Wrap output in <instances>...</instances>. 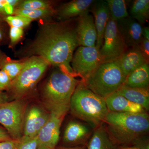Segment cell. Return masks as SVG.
I'll return each instance as SVG.
<instances>
[{
	"mask_svg": "<svg viewBox=\"0 0 149 149\" xmlns=\"http://www.w3.org/2000/svg\"><path fill=\"white\" fill-rule=\"evenodd\" d=\"M75 28L70 19L41 23L35 39L21 55L40 56L50 65L74 74L70 63L74 50L79 46Z\"/></svg>",
	"mask_w": 149,
	"mask_h": 149,
	"instance_id": "6da1fadb",
	"label": "cell"
},
{
	"mask_svg": "<svg viewBox=\"0 0 149 149\" xmlns=\"http://www.w3.org/2000/svg\"><path fill=\"white\" fill-rule=\"evenodd\" d=\"M103 125L115 146H132L137 139L148 135L149 114L109 111Z\"/></svg>",
	"mask_w": 149,
	"mask_h": 149,
	"instance_id": "7a4b0ae2",
	"label": "cell"
},
{
	"mask_svg": "<svg viewBox=\"0 0 149 149\" xmlns=\"http://www.w3.org/2000/svg\"><path fill=\"white\" fill-rule=\"evenodd\" d=\"M81 80L65 70L55 67L41 89L43 105L49 111H69L70 99Z\"/></svg>",
	"mask_w": 149,
	"mask_h": 149,
	"instance_id": "3957f363",
	"label": "cell"
},
{
	"mask_svg": "<svg viewBox=\"0 0 149 149\" xmlns=\"http://www.w3.org/2000/svg\"><path fill=\"white\" fill-rule=\"evenodd\" d=\"M69 111L94 129L103 124L109 112L105 99L88 89L82 80L70 99Z\"/></svg>",
	"mask_w": 149,
	"mask_h": 149,
	"instance_id": "277c9868",
	"label": "cell"
},
{
	"mask_svg": "<svg viewBox=\"0 0 149 149\" xmlns=\"http://www.w3.org/2000/svg\"><path fill=\"white\" fill-rule=\"evenodd\" d=\"M125 78L117 60L102 63L83 81L88 89L105 99L116 92Z\"/></svg>",
	"mask_w": 149,
	"mask_h": 149,
	"instance_id": "5b68a950",
	"label": "cell"
},
{
	"mask_svg": "<svg viewBox=\"0 0 149 149\" xmlns=\"http://www.w3.org/2000/svg\"><path fill=\"white\" fill-rule=\"evenodd\" d=\"M50 65L47 61L40 56H32L25 59L23 68L12 81L7 91L9 98L24 99L34 90Z\"/></svg>",
	"mask_w": 149,
	"mask_h": 149,
	"instance_id": "8992f818",
	"label": "cell"
},
{
	"mask_svg": "<svg viewBox=\"0 0 149 149\" xmlns=\"http://www.w3.org/2000/svg\"><path fill=\"white\" fill-rule=\"evenodd\" d=\"M27 105L24 99L0 104V124L13 140H18L23 136L24 115Z\"/></svg>",
	"mask_w": 149,
	"mask_h": 149,
	"instance_id": "52a82bcc",
	"label": "cell"
},
{
	"mask_svg": "<svg viewBox=\"0 0 149 149\" xmlns=\"http://www.w3.org/2000/svg\"><path fill=\"white\" fill-rule=\"evenodd\" d=\"M128 48L119 33L116 22L110 17L100 49L101 63L116 61Z\"/></svg>",
	"mask_w": 149,
	"mask_h": 149,
	"instance_id": "ba28073f",
	"label": "cell"
},
{
	"mask_svg": "<svg viewBox=\"0 0 149 149\" xmlns=\"http://www.w3.org/2000/svg\"><path fill=\"white\" fill-rule=\"evenodd\" d=\"M101 63L100 50L96 46H80L73 54L70 65L74 74L83 80Z\"/></svg>",
	"mask_w": 149,
	"mask_h": 149,
	"instance_id": "9c48e42d",
	"label": "cell"
},
{
	"mask_svg": "<svg viewBox=\"0 0 149 149\" xmlns=\"http://www.w3.org/2000/svg\"><path fill=\"white\" fill-rule=\"evenodd\" d=\"M94 129L79 119L70 120L65 126L62 138V146L75 147L86 146Z\"/></svg>",
	"mask_w": 149,
	"mask_h": 149,
	"instance_id": "30bf717a",
	"label": "cell"
},
{
	"mask_svg": "<svg viewBox=\"0 0 149 149\" xmlns=\"http://www.w3.org/2000/svg\"><path fill=\"white\" fill-rule=\"evenodd\" d=\"M47 121L37 136L41 145L55 149L60 139V129L63 121L68 112L49 111Z\"/></svg>",
	"mask_w": 149,
	"mask_h": 149,
	"instance_id": "8fae6325",
	"label": "cell"
},
{
	"mask_svg": "<svg viewBox=\"0 0 149 149\" xmlns=\"http://www.w3.org/2000/svg\"><path fill=\"white\" fill-rule=\"evenodd\" d=\"M50 112L44 106L27 105L23 123V136L37 137L47 121Z\"/></svg>",
	"mask_w": 149,
	"mask_h": 149,
	"instance_id": "7c38bea8",
	"label": "cell"
},
{
	"mask_svg": "<svg viewBox=\"0 0 149 149\" xmlns=\"http://www.w3.org/2000/svg\"><path fill=\"white\" fill-rule=\"evenodd\" d=\"M116 22L127 47H139L143 39L142 25L130 16Z\"/></svg>",
	"mask_w": 149,
	"mask_h": 149,
	"instance_id": "4fadbf2b",
	"label": "cell"
},
{
	"mask_svg": "<svg viewBox=\"0 0 149 149\" xmlns=\"http://www.w3.org/2000/svg\"><path fill=\"white\" fill-rule=\"evenodd\" d=\"M75 29L79 46H96L97 30L92 15L89 13L78 17Z\"/></svg>",
	"mask_w": 149,
	"mask_h": 149,
	"instance_id": "5bb4252c",
	"label": "cell"
},
{
	"mask_svg": "<svg viewBox=\"0 0 149 149\" xmlns=\"http://www.w3.org/2000/svg\"><path fill=\"white\" fill-rule=\"evenodd\" d=\"M94 0H73L65 3L56 9V16L60 21L70 20L89 13Z\"/></svg>",
	"mask_w": 149,
	"mask_h": 149,
	"instance_id": "9a60e30c",
	"label": "cell"
},
{
	"mask_svg": "<svg viewBox=\"0 0 149 149\" xmlns=\"http://www.w3.org/2000/svg\"><path fill=\"white\" fill-rule=\"evenodd\" d=\"M93 5L92 12L95 17L94 21L97 33L96 47L100 50L102 45L104 34L110 16L106 1H95Z\"/></svg>",
	"mask_w": 149,
	"mask_h": 149,
	"instance_id": "2e32d148",
	"label": "cell"
},
{
	"mask_svg": "<svg viewBox=\"0 0 149 149\" xmlns=\"http://www.w3.org/2000/svg\"><path fill=\"white\" fill-rule=\"evenodd\" d=\"M118 61L126 77L136 68L146 63H149L148 60L144 55L139 46L128 48Z\"/></svg>",
	"mask_w": 149,
	"mask_h": 149,
	"instance_id": "e0dca14e",
	"label": "cell"
},
{
	"mask_svg": "<svg viewBox=\"0 0 149 149\" xmlns=\"http://www.w3.org/2000/svg\"><path fill=\"white\" fill-rule=\"evenodd\" d=\"M105 100L109 111L132 113L148 112L143 107L130 101L117 92L107 96Z\"/></svg>",
	"mask_w": 149,
	"mask_h": 149,
	"instance_id": "ac0fdd59",
	"label": "cell"
},
{
	"mask_svg": "<svg viewBox=\"0 0 149 149\" xmlns=\"http://www.w3.org/2000/svg\"><path fill=\"white\" fill-rule=\"evenodd\" d=\"M116 92L130 101L141 106L147 111H148L149 89L133 88L123 85Z\"/></svg>",
	"mask_w": 149,
	"mask_h": 149,
	"instance_id": "d6986e66",
	"label": "cell"
},
{
	"mask_svg": "<svg viewBox=\"0 0 149 149\" xmlns=\"http://www.w3.org/2000/svg\"><path fill=\"white\" fill-rule=\"evenodd\" d=\"M123 85L133 88L149 89V63L143 64L128 74Z\"/></svg>",
	"mask_w": 149,
	"mask_h": 149,
	"instance_id": "ffe728a7",
	"label": "cell"
},
{
	"mask_svg": "<svg viewBox=\"0 0 149 149\" xmlns=\"http://www.w3.org/2000/svg\"><path fill=\"white\" fill-rule=\"evenodd\" d=\"M116 147L110 138L103 124L94 129L86 145V149H115Z\"/></svg>",
	"mask_w": 149,
	"mask_h": 149,
	"instance_id": "44dd1931",
	"label": "cell"
},
{
	"mask_svg": "<svg viewBox=\"0 0 149 149\" xmlns=\"http://www.w3.org/2000/svg\"><path fill=\"white\" fill-rule=\"evenodd\" d=\"M56 9L54 8L42 9L26 10L16 9L14 15L25 17L32 20H39L45 22H50L54 16H56Z\"/></svg>",
	"mask_w": 149,
	"mask_h": 149,
	"instance_id": "7402d4cb",
	"label": "cell"
},
{
	"mask_svg": "<svg viewBox=\"0 0 149 149\" xmlns=\"http://www.w3.org/2000/svg\"><path fill=\"white\" fill-rule=\"evenodd\" d=\"M130 17L141 25L148 21L149 16V0L134 1L130 10Z\"/></svg>",
	"mask_w": 149,
	"mask_h": 149,
	"instance_id": "603a6c76",
	"label": "cell"
},
{
	"mask_svg": "<svg viewBox=\"0 0 149 149\" xmlns=\"http://www.w3.org/2000/svg\"><path fill=\"white\" fill-rule=\"evenodd\" d=\"M111 18L116 22L129 16L124 0H106Z\"/></svg>",
	"mask_w": 149,
	"mask_h": 149,
	"instance_id": "cb8c5ba5",
	"label": "cell"
},
{
	"mask_svg": "<svg viewBox=\"0 0 149 149\" xmlns=\"http://www.w3.org/2000/svg\"><path fill=\"white\" fill-rule=\"evenodd\" d=\"M24 64V60L19 61L10 60L4 55L0 64V70L4 71L12 81L20 73Z\"/></svg>",
	"mask_w": 149,
	"mask_h": 149,
	"instance_id": "d4e9b609",
	"label": "cell"
},
{
	"mask_svg": "<svg viewBox=\"0 0 149 149\" xmlns=\"http://www.w3.org/2000/svg\"><path fill=\"white\" fill-rule=\"evenodd\" d=\"M53 8V2L45 0L20 1L16 9L32 10Z\"/></svg>",
	"mask_w": 149,
	"mask_h": 149,
	"instance_id": "484cf974",
	"label": "cell"
},
{
	"mask_svg": "<svg viewBox=\"0 0 149 149\" xmlns=\"http://www.w3.org/2000/svg\"><path fill=\"white\" fill-rule=\"evenodd\" d=\"M1 19L10 27H19L23 29L29 26L33 21L32 19L27 17L15 15L5 17Z\"/></svg>",
	"mask_w": 149,
	"mask_h": 149,
	"instance_id": "4316f807",
	"label": "cell"
},
{
	"mask_svg": "<svg viewBox=\"0 0 149 149\" xmlns=\"http://www.w3.org/2000/svg\"><path fill=\"white\" fill-rule=\"evenodd\" d=\"M20 0H0V19L14 15Z\"/></svg>",
	"mask_w": 149,
	"mask_h": 149,
	"instance_id": "83f0119b",
	"label": "cell"
},
{
	"mask_svg": "<svg viewBox=\"0 0 149 149\" xmlns=\"http://www.w3.org/2000/svg\"><path fill=\"white\" fill-rule=\"evenodd\" d=\"M40 145L37 136L30 137L23 136L19 139L15 149H37Z\"/></svg>",
	"mask_w": 149,
	"mask_h": 149,
	"instance_id": "f1b7e54d",
	"label": "cell"
},
{
	"mask_svg": "<svg viewBox=\"0 0 149 149\" xmlns=\"http://www.w3.org/2000/svg\"><path fill=\"white\" fill-rule=\"evenodd\" d=\"M24 33L23 28L19 27H10L9 32L10 47H13L22 38Z\"/></svg>",
	"mask_w": 149,
	"mask_h": 149,
	"instance_id": "f546056e",
	"label": "cell"
},
{
	"mask_svg": "<svg viewBox=\"0 0 149 149\" xmlns=\"http://www.w3.org/2000/svg\"><path fill=\"white\" fill-rule=\"evenodd\" d=\"M11 82L8 75L4 71L0 70V93L7 91Z\"/></svg>",
	"mask_w": 149,
	"mask_h": 149,
	"instance_id": "4dcf8cb0",
	"label": "cell"
},
{
	"mask_svg": "<svg viewBox=\"0 0 149 149\" xmlns=\"http://www.w3.org/2000/svg\"><path fill=\"white\" fill-rule=\"evenodd\" d=\"M132 146L140 149H149V141L148 135L137 139L133 143Z\"/></svg>",
	"mask_w": 149,
	"mask_h": 149,
	"instance_id": "1f68e13d",
	"label": "cell"
},
{
	"mask_svg": "<svg viewBox=\"0 0 149 149\" xmlns=\"http://www.w3.org/2000/svg\"><path fill=\"white\" fill-rule=\"evenodd\" d=\"M18 140H12L0 142V149H15Z\"/></svg>",
	"mask_w": 149,
	"mask_h": 149,
	"instance_id": "d6a6232c",
	"label": "cell"
},
{
	"mask_svg": "<svg viewBox=\"0 0 149 149\" xmlns=\"http://www.w3.org/2000/svg\"><path fill=\"white\" fill-rule=\"evenodd\" d=\"M140 49L144 55L149 60V40L143 38L139 45Z\"/></svg>",
	"mask_w": 149,
	"mask_h": 149,
	"instance_id": "836d02e7",
	"label": "cell"
},
{
	"mask_svg": "<svg viewBox=\"0 0 149 149\" xmlns=\"http://www.w3.org/2000/svg\"><path fill=\"white\" fill-rule=\"evenodd\" d=\"M9 134L2 125H0V142L12 140Z\"/></svg>",
	"mask_w": 149,
	"mask_h": 149,
	"instance_id": "e575fe53",
	"label": "cell"
},
{
	"mask_svg": "<svg viewBox=\"0 0 149 149\" xmlns=\"http://www.w3.org/2000/svg\"><path fill=\"white\" fill-rule=\"evenodd\" d=\"M5 22L0 19V43L4 40L6 35V29Z\"/></svg>",
	"mask_w": 149,
	"mask_h": 149,
	"instance_id": "d590c367",
	"label": "cell"
},
{
	"mask_svg": "<svg viewBox=\"0 0 149 149\" xmlns=\"http://www.w3.org/2000/svg\"><path fill=\"white\" fill-rule=\"evenodd\" d=\"M8 101H10V98L7 93H0V104Z\"/></svg>",
	"mask_w": 149,
	"mask_h": 149,
	"instance_id": "8d00e7d4",
	"label": "cell"
},
{
	"mask_svg": "<svg viewBox=\"0 0 149 149\" xmlns=\"http://www.w3.org/2000/svg\"><path fill=\"white\" fill-rule=\"evenodd\" d=\"M86 146L75 147H65L63 146H57L55 149H86Z\"/></svg>",
	"mask_w": 149,
	"mask_h": 149,
	"instance_id": "74e56055",
	"label": "cell"
},
{
	"mask_svg": "<svg viewBox=\"0 0 149 149\" xmlns=\"http://www.w3.org/2000/svg\"><path fill=\"white\" fill-rule=\"evenodd\" d=\"M142 35L143 38L149 40V28L148 27H143Z\"/></svg>",
	"mask_w": 149,
	"mask_h": 149,
	"instance_id": "f35d334b",
	"label": "cell"
},
{
	"mask_svg": "<svg viewBox=\"0 0 149 149\" xmlns=\"http://www.w3.org/2000/svg\"><path fill=\"white\" fill-rule=\"evenodd\" d=\"M115 149H140L133 146H117Z\"/></svg>",
	"mask_w": 149,
	"mask_h": 149,
	"instance_id": "ab89813d",
	"label": "cell"
},
{
	"mask_svg": "<svg viewBox=\"0 0 149 149\" xmlns=\"http://www.w3.org/2000/svg\"><path fill=\"white\" fill-rule=\"evenodd\" d=\"M37 149H53L51 148H49V147L46 146H44V145H40V146Z\"/></svg>",
	"mask_w": 149,
	"mask_h": 149,
	"instance_id": "60d3db41",
	"label": "cell"
},
{
	"mask_svg": "<svg viewBox=\"0 0 149 149\" xmlns=\"http://www.w3.org/2000/svg\"><path fill=\"white\" fill-rule=\"evenodd\" d=\"M0 45H1V43H0ZM3 56V54L2 52L1 51V49H0V64H1V61L2 59Z\"/></svg>",
	"mask_w": 149,
	"mask_h": 149,
	"instance_id": "b9f144b4",
	"label": "cell"
}]
</instances>
